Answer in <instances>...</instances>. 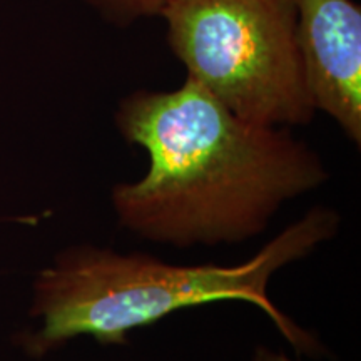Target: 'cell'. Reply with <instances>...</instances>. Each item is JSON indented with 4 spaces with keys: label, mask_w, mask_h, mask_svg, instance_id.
I'll list each match as a JSON object with an SVG mask.
<instances>
[{
    "label": "cell",
    "mask_w": 361,
    "mask_h": 361,
    "mask_svg": "<svg viewBox=\"0 0 361 361\" xmlns=\"http://www.w3.org/2000/svg\"><path fill=\"white\" fill-rule=\"evenodd\" d=\"M296 42L314 109L361 144V8L353 0H296Z\"/></svg>",
    "instance_id": "obj_4"
},
{
    "label": "cell",
    "mask_w": 361,
    "mask_h": 361,
    "mask_svg": "<svg viewBox=\"0 0 361 361\" xmlns=\"http://www.w3.org/2000/svg\"><path fill=\"white\" fill-rule=\"evenodd\" d=\"M111 24L128 27L147 17H161L169 0H85Z\"/></svg>",
    "instance_id": "obj_5"
},
{
    "label": "cell",
    "mask_w": 361,
    "mask_h": 361,
    "mask_svg": "<svg viewBox=\"0 0 361 361\" xmlns=\"http://www.w3.org/2000/svg\"><path fill=\"white\" fill-rule=\"evenodd\" d=\"M341 216L314 206L284 228L250 259L236 264H171L142 251L119 252L96 245H72L34 281L30 316L42 319L22 333L20 346L42 358L79 336L99 345H128L130 331L151 326L191 306L241 301L268 316L298 353L323 356V345L271 301V278L310 256L340 231Z\"/></svg>",
    "instance_id": "obj_2"
},
{
    "label": "cell",
    "mask_w": 361,
    "mask_h": 361,
    "mask_svg": "<svg viewBox=\"0 0 361 361\" xmlns=\"http://www.w3.org/2000/svg\"><path fill=\"white\" fill-rule=\"evenodd\" d=\"M114 119L126 141L146 151L149 168L111 189L112 209L123 228L159 245L245 243L284 202L329 180L308 144L241 119L189 78L179 89L124 97Z\"/></svg>",
    "instance_id": "obj_1"
},
{
    "label": "cell",
    "mask_w": 361,
    "mask_h": 361,
    "mask_svg": "<svg viewBox=\"0 0 361 361\" xmlns=\"http://www.w3.org/2000/svg\"><path fill=\"white\" fill-rule=\"evenodd\" d=\"M161 17L188 78L241 119L273 128L313 121L296 0H169Z\"/></svg>",
    "instance_id": "obj_3"
},
{
    "label": "cell",
    "mask_w": 361,
    "mask_h": 361,
    "mask_svg": "<svg viewBox=\"0 0 361 361\" xmlns=\"http://www.w3.org/2000/svg\"><path fill=\"white\" fill-rule=\"evenodd\" d=\"M255 361H291V360L286 358L283 353H274V351L261 346V348H258V351H256Z\"/></svg>",
    "instance_id": "obj_6"
}]
</instances>
